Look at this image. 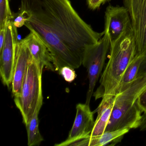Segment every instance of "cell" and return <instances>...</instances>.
Returning a JSON list of instances; mask_svg holds the SVG:
<instances>
[{
	"mask_svg": "<svg viewBox=\"0 0 146 146\" xmlns=\"http://www.w3.org/2000/svg\"><path fill=\"white\" fill-rule=\"evenodd\" d=\"M42 70L32 57L25 76L21 94L14 98L15 104L22 114L25 125L29 123L36 109L42 106Z\"/></svg>",
	"mask_w": 146,
	"mask_h": 146,
	"instance_id": "4",
	"label": "cell"
},
{
	"mask_svg": "<svg viewBox=\"0 0 146 146\" xmlns=\"http://www.w3.org/2000/svg\"><path fill=\"white\" fill-rule=\"evenodd\" d=\"M143 58L139 68L137 77L146 74V49L143 54Z\"/></svg>",
	"mask_w": 146,
	"mask_h": 146,
	"instance_id": "21",
	"label": "cell"
},
{
	"mask_svg": "<svg viewBox=\"0 0 146 146\" xmlns=\"http://www.w3.org/2000/svg\"><path fill=\"white\" fill-rule=\"evenodd\" d=\"M137 104L142 113H146V89L138 97Z\"/></svg>",
	"mask_w": 146,
	"mask_h": 146,
	"instance_id": "20",
	"label": "cell"
},
{
	"mask_svg": "<svg viewBox=\"0 0 146 146\" xmlns=\"http://www.w3.org/2000/svg\"><path fill=\"white\" fill-rule=\"evenodd\" d=\"M23 40L27 45L32 58L41 68H45L52 71H56L51 53L39 36L34 32H30Z\"/></svg>",
	"mask_w": 146,
	"mask_h": 146,
	"instance_id": "11",
	"label": "cell"
},
{
	"mask_svg": "<svg viewBox=\"0 0 146 146\" xmlns=\"http://www.w3.org/2000/svg\"><path fill=\"white\" fill-rule=\"evenodd\" d=\"M110 42L107 34H104L97 43L86 47L84 53L82 64L87 69L89 88L85 104L90 105L94 89L102 71Z\"/></svg>",
	"mask_w": 146,
	"mask_h": 146,
	"instance_id": "5",
	"label": "cell"
},
{
	"mask_svg": "<svg viewBox=\"0 0 146 146\" xmlns=\"http://www.w3.org/2000/svg\"><path fill=\"white\" fill-rule=\"evenodd\" d=\"M139 128L141 131L146 130V113H143V114L142 116Z\"/></svg>",
	"mask_w": 146,
	"mask_h": 146,
	"instance_id": "23",
	"label": "cell"
},
{
	"mask_svg": "<svg viewBox=\"0 0 146 146\" xmlns=\"http://www.w3.org/2000/svg\"><path fill=\"white\" fill-rule=\"evenodd\" d=\"M60 74L62 76L66 82H72L76 78V74L74 69L69 66H65L61 68Z\"/></svg>",
	"mask_w": 146,
	"mask_h": 146,
	"instance_id": "18",
	"label": "cell"
},
{
	"mask_svg": "<svg viewBox=\"0 0 146 146\" xmlns=\"http://www.w3.org/2000/svg\"><path fill=\"white\" fill-rule=\"evenodd\" d=\"M32 56L24 40L19 41L16 46L15 63L12 82V92L14 98L19 97L23 82Z\"/></svg>",
	"mask_w": 146,
	"mask_h": 146,
	"instance_id": "10",
	"label": "cell"
},
{
	"mask_svg": "<svg viewBox=\"0 0 146 146\" xmlns=\"http://www.w3.org/2000/svg\"><path fill=\"white\" fill-rule=\"evenodd\" d=\"M6 27L4 29H0V51H1L2 49L4 42H5Z\"/></svg>",
	"mask_w": 146,
	"mask_h": 146,
	"instance_id": "22",
	"label": "cell"
},
{
	"mask_svg": "<svg viewBox=\"0 0 146 146\" xmlns=\"http://www.w3.org/2000/svg\"><path fill=\"white\" fill-rule=\"evenodd\" d=\"M13 17L11 11L9 0H0V29L7 26L8 21Z\"/></svg>",
	"mask_w": 146,
	"mask_h": 146,
	"instance_id": "16",
	"label": "cell"
},
{
	"mask_svg": "<svg viewBox=\"0 0 146 146\" xmlns=\"http://www.w3.org/2000/svg\"><path fill=\"white\" fill-rule=\"evenodd\" d=\"M143 58L142 54H137L127 67L119 84L117 94L127 89L137 78L138 71Z\"/></svg>",
	"mask_w": 146,
	"mask_h": 146,
	"instance_id": "14",
	"label": "cell"
},
{
	"mask_svg": "<svg viewBox=\"0 0 146 146\" xmlns=\"http://www.w3.org/2000/svg\"><path fill=\"white\" fill-rule=\"evenodd\" d=\"M146 89V74L138 77L127 89L115 96L114 106L105 131L139 128L142 112L137 104V99Z\"/></svg>",
	"mask_w": 146,
	"mask_h": 146,
	"instance_id": "3",
	"label": "cell"
},
{
	"mask_svg": "<svg viewBox=\"0 0 146 146\" xmlns=\"http://www.w3.org/2000/svg\"><path fill=\"white\" fill-rule=\"evenodd\" d=\"M128 129H121L113 131H105L103 134L96 136H90L87 138L77 141L71 144L75 146H102L111 143L118 142L124 135L129 132Z\"/></svg>",
	"mask_w": 146,
	"mask_h": 146,
	"instance_id": "13",
	"label": "cell"
},
{
	"mask_svg": "<svg viewBox=\"0 0 146 146\" xmlns=\"http://www.w3.org/2000/svg\"><path fill=\"white\" fill-rule=\"evenodd\" d=\"M115 96L106 95L102 98L101 102L93 111L97 113L94 129L90 136H96L103 134L110 120L115 102Z\"/></svg>",
	"mask_w": 146,
	"mask_h": 146,
	"instance_id": "12",
	"label": "cell"
},
{
	"mask_svg": "<svg viewBox=\"0 0 146 146\" xmlns=\"http://www.w3.org/2000/svg\"><path fill=\"white\" fill-rule=\"evenodd\" d=\"M137 54L132 26L129 27L110 47L109 60L93 94L95 100L106 95L116 96L120 80L127 67Z\"/></svg>",
	"mask_w": 146,
	"mask_h": 146,
	"instance_id": "2",
	"label": "cell"
},
{
	"mask_svg": "<svg viewBox=\"0 0 146 146\" xmlns=\"http://www.w3.org/2000/svg\"><path fill=\"white\" fill-rule=\"evenodd\" d=\"M41 108L36 109L29 123L25 125L28 134V144L29 146L39 145L43 141V138L39 129L38 114Z\"/></svg>",
	"mask_w": 146,
	"mask_h": 146,
	"instance_id": "15",
	"label": "cell"
},
{
	"mask_svg": "<svg viewBox=\"0 0 146 146\" xmlns=\"http://www.w3.org/2000/svg\"><path fill=\"white\" fill-rule=\"evenodd\" d=\"M111 0H87L88 7L90 10L94 11L99 9L102 5Z\"/></svg>",
	"mask_w": 146,
	"mask_h": 146,
	"instance_id": "19",
	"label": "cell"
},
{
	"mask_svg": "<svg viewBox=\"0 0 146 146\" xmlns=\"http://www.w3.org/2000/svg\"><path fill=\"white\" fill-rule=\"evenodd\" d=\"M76 108V117L68 137L55 146H70L75 142L89 137L91 135L95 123L94 112L91 111L89 105L86 104L79 103Z\"/></svg>",
	"mask_w": 146,
	"mask_h": 146,
	"instance_id": "8",
	"label": "cell"
},
{
	"mask_svg": "<svg viewBox=\"0 0 146 146\" xmlns=\"http://www.w3.org/2000/svg\"><path fill=\"white\" fill-rule=\"evenodd\" d=\"M18 42L17 28L10 20L7 25L5 42L0 51V75L3 84L8 88L12 82L16 46Z\"/></svg>",
	"mask_w": 146,
	"mask_h": 146,
	"instance_id": "6",
	"label": "cell"
},
{
	"mask_svg": "<svg viewBox=\"0 0 146 146\" xmlns=\"http://www.w3.org/2000/svg\"><path fill=\"white\" fill-rule=\"evenodd\" d=\"M128 10L135 39L137 54L146 49V0H123Z\"/></svg>",
	"mask_w": 146,
	"mask_h": 146,
	"instance_id": "7",
	"label": "cell"
},
{
	"mask_svg": "<svg viewBox=\"0 0 146 146\" xmlns=\"http://www.w3.org/2000/svg\"><path fill=\"white\" fill-rule=\"evenodd\" d=\"M19 10L28 17L25 26L46 44L59 72L65 66L79 68L86 47L104 35L81 18L70 0H22Z\"/></svg>",
	"mask_w": 146,
	"mask_h": 146,
	"instance_id": "1",
	"label": "cell"
},
{
	"mask_svg": "<svg viewBox=\"0 0 146 146\" xmlns=\"http://www.w3.org/2000/svg\"><path fill=\"white\" fill-rule=\"evenodd\" d=\"M131 26L130 17L126 7L111 5L107 7L103 32L108 36L110 46L113 45Z\"/></svg>",
	"mask_w": 146,
	"mask_h": 146,
	"instance_id": "9",
	"label": "cell"
},
{
	"mask_svg": "<svg viewBox=\"0 0 146 146\" xmlns=\"http://www.w3.org/2000/svg\"><path fill=\"white\" fill-rule=\"evenodd\" d=\"M27 19L26 13L24 11L19 10L17 13H13V17L11 20L17 28H20L25 25Z\"/></svg>",
	"mask_w": 146,
	"mask_h": 146,
	"instance_id": "17",
	"label": "cell"
}]
</instances>
